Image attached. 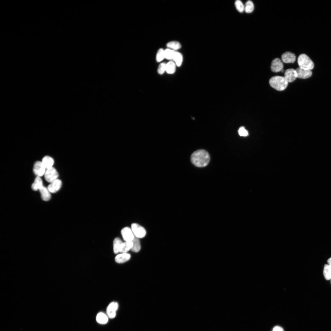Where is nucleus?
<instances>
[{
    "instance_id": "1",
    "label": "nucleus",
    "mask_w": 331,
    "mask_h": 331,
    "mask_svg": "<svg viewBox=\"0 0 331 331\" xmlns=\"http://www.w3.org/2000/svg\"><path fill=\"white\" fill-rule=\"evenodd\" d=\"M192 163L195 166L202 167L206 166L210 161V156L208 153L203 149L198 150L192 154L191 156Z\"/></svg>"
},
{
    "instance_id": "2",
    "label": "nucleus",
    "mask_w": 331,
    "mask_h": 331,
    "mask_svg": "<svg viewBox=\"0 0 331 331\" xmlns=\"http://www.w3.org/2000/svg\"><path fill=\"white\" fill-rule=\"evenodd\" d=\"M269 83L272 87L278 91L284 90L288 85V82L284 77L279 76L272 77L269 80Z\"/></svg>"
},
{
    "instance_id": "3",
    "label": "nucleus",
    "mask_w": 331,
    "mask_h": 331,
    "mask_svg": "<svg viewBox=\"0 0 331 331\" xmlns=\"http://www.w3.org/2000/svg\"><path fill=\"white\" fill-rule=\"evenodd\" d=\"M297 62L299 67L306 70H311L314 67V63L307 55L302 54L298 57Z\"/></svg>"
},
{
    "instance_id": "4",
    "label": "nucleus",
    "mask_w": 331,
    "mask_h": 331,
    "mask_svg": "<svg viewBox=\"0 0 331 331\" xmlns=\"http://www.w3.org/2000/svg\"><path fill=\"white\" fill-rule=\"evenodd\" d=\"M131 228L135 236L139 238H143L146 235V231L145 229L137 223H132Z\"/></svg>"
},
{
    "instance_id": "5",
    "label": "nucleus",
    "mask_w": 331,
    "mask_h": 331,
    "mask_svg": "<svg viewBox=\"0 0 331 331\" xmlns=\"http://www.w3.org/2000/svg\"><path fill=\"white\" fill-rule=\"evenodd\" d=\"M45 180L50 183L58 178L59 173L54 167L47 169L44 174Z\"/></svg>"
},
{
    "instance_id": "6",
    "label": "nucleus",
    "mask_w": 331,
    "mask_h": 331,
    "mask_svg": "<svg viewBox=\"0 0 331 331\" xmlns=\"http://www.w3.org/2000/svg\"><path fill=\"white\" fill-rule=\"evenodd\" d=\"M33 169L36 176L41 177L44 175L46 169L41 161H37L34 163Z\"/></svg>"
},
{
    "instance_id": "7",
    "label": "nucleus",
    "mask_w": 331,
    "mask_h": 331,
    "mask_svg": "<svg viewBox=\"0 0 331 331\" xmlns=\"http://www.w3.org/2000/svg\"><path fill=\"white\" fill-rule=\"evenodd\" d=\"M282 60L279 58L274 59L272 61L271 69L274 72L283 71V64Z\"/></svg>"
},
{
    "instance_id": "8",
    "label": "nucleus",
    "mask_w": 331,
    "mask_h": 331,
    "mask_svg": "<svg viewBox=\"0 0 331 331\" xmlns=\"http://www.w3.org/2000/svg\"><path fill=\"white\" fill-rule=\"evenodd\" d=\"M122 236L125 241H132L135 236L131 228L128 227H125L123 228L121 231Z\"/></svg>"
},
{
    "instance_id": "9",
    "label": "nucleus",
    "mask_w": 331,
    "mask_h": 331,
    "mask_svg": "<svg viewBox=\"0 0 331 331\" xmlns=\"http://www.w3.org/2000/svg\"><path fill=\"white\" fill-rule=\"evenodd\" d=\"M284 77L288 83L293 82L297 78L295 69L290 68L286 70L285 72Z\"/></svg>"
},
{
    "instance_id": "10",
    "label": "nucleus",
    "mask_w": 331,
    "mask_h": 331,
    "mask_svg": "<svg viewBox=\"0 0 331 331\" xmlns=\"http://www.w3.org/2000/svg\"><path fill=\"white\" fill-rule=\"evenodd\" d=\"M62 181L57 179L50 183L47 188L51 193H55L58 191L62 186Z\"/></svg>"
},
{
    "instance_id": "11",
    "label": "nucleus",
    "mask_w": 331,
    "mask_h": 331,
    "mask_svg": "<svg viewBox=\"0 0 331 331\" xmlns=\"http://www.w3.org/2000/svg\"><path fill=\"white\" fill-rule=\"evenodd\" d=\"M118 308V304L117 302H112L110 303L107 308V313L109 318H112L115 317Z\"/></svg>"
},
{
    "instance_id": "12",
    "label": "nucleus",
    "mask_w": 331,
    "mask_h": 331,
    "mask_svg": "<svg viewBox=\"0 0 331 331\" xmlns=\"http://www.w3.org/2000/svg\"><path fill=\"white\" fill-rule=\"evenodd\" d=\"M295 55L291 52H286L281 56V60L285 63H293L296 60Z\"/></svg>"
},
{
    "instance_id": "13",
    "label": "nucleus",
    "mask_w": 331,
    "mask_h": 331,
    "mask_svg": "<svg viewBox=\"0 0 331 331\" xmlns=\"http://www.w3.org/2000/svg\"><path fill=\"white\" fill-rule=\"evenodd\" d=\"M295 70L297 78H307L311 77L312 75L311 70L303 69L299 67L297 68Z\"/></svg>"
},
{
    "instance_id": "14",
    "label": "nucleus",
    "mask_w": 331,
    "mask_h": 331,
    "mask_svg": "<svg viewBox=\"0 0 331 331\" xmlns=\"http://www.w3.org/2000/svg\"><path fill=\"white\" fill-rule=\"evenodd\" d=\"M131 258L130 254L127 253H122L116 255L115 257V261L117 263H122L128 261Z\"/></svg>"
},
{
    "instance_id": "15",
    "label": "nucleus",
    "mask_w": 331,
    "mask_h": 331,
    "mask_svg": "<svg viewBox=\"0 0 331 331\" xmlns=\"http://www.w3.org/2000/svg\"><path fill=\"white\" fill-rule=\"evenodd\" d=\"M42 199L44 201L49 200L51 198V192L47 188L43 186L39 190Z\"/></svg>"
},
{
    "instance_id": "16",
    "label": "nucleus",
    "mask_w": 331,
    "mask_h": 331,
    "mask_svg": "<svg viewBox=\"0 0 331 331\" xmlns=\"http://www.w3.org/2000/svg\"><path fill=\"white\" fill-rule=\"evenodd\" d=\"M41 162L46 169L53 167L54 162L53 159L48 156L44 157Z\"/></svg>"
},
{
    "instance_id": "17",
    "label": "nucleus",
    "mask_w": 331,
    "mask_h": 331,
    "mask_svg": "<svg viewBox=\"0 0 331 331\" xmlns=\"http://www.w3.org/2000/svg\"><path fill=\"white\" fill-rule=\"evenodd\" d=\"M123 243L121 240L119 238H116L114 239L113 242V249L115 253L116 254L120 252Z\"/></svg>"
},
{
    "instance_id": "18",
    "label": "nucleus",
    "mask_w": 331,
    "mask_h": 331,
    "mask_svg": "<svg viewBox=\"0 0 331 331\" xmlns=\"http://www.w3.org/2000/svg\"><path fill=\"white\" fill-rule=\"evenodd\" d=\"M42 180L40 177L36 176L32 185V188L35 191L39 190L43 186Z\"/></svg>"
},
{
    "instance_id": "19",
    "label": "nucleus",
    "mask_w": 331,
    "mask_h": 331,
    "mask_svg": "<svg viewBox=\"0 0 331 331\" xmlns=\"http://www.w3.org/2000/svg\"><path fill=\"white\" fill-rule=\"evenodd\" d=\"M166 72L169 74H173L176 71V65L174 62L170 61L166 63Z\"/></svg>"
},
{
    "instance_id": "20",
    "label": "nucleus",
    "mask_w": 331,
    "mask_h": 331,
    "mask_svg": "<svg viewBox=\"0 0 331 331\" xmlns=\"http://www.w3.org/2000/svg\"><path fill=\"white\" fill-rule=\"evenodd\" d=\"M173 60L177 66H181L183 61L182 54L179 52L175 51Z\"/></svg>"
},
{
    "instance_id": "21",
    "label": "nucleus",
    "mask_w": 331,
    "mask_h": 331,
    "mask_svg": "<svg viewBox=\"0 0 331 331\" xmlns=\"http://www.w3.org/2000/svg\"><path fill=\"white\" fill-rule=\"evenodd\" d=\"M133 245L132 241H125L123 242L120 252L121 253H126L130 249L131 250Z\"/></svg>"
},
{
    "instance_id": "22",
    "label": "nucleus",
    "mask_w": 331,
    "mask_h": 331,
    "mask_svg": "<svg viewBox=\"0 0 331 331\" xmlns=\"http://www.w3.org/2000/svg\"><path fill=\"white\" fill-rule=\"evenodd\" d=\"M96 318L97 321L101 324H106L108 320V316L102 312H100L98 313L97 315Z\"/></svg>"
},
{
    "instance_id": "23",
    "label": "nucleus",
    "mask_w": 331,
    "mask_h": 331,
    "mask_svg": "<svg viewBox=\"0 0 331 331\" xmlns=\"http://www.w3.org/2000/svg\"><path fill=\"white\" fill-rule=\"evenodd\" d=\"M132 242L133 245L131 250L134 252H139L141 248L139 238L135 236Z\"/></svg>"
},
{
    "instance_id": "24",
    "label": "nucleus",
    "mask_w": 331,
    "mask_h": 331,
    "mask_svg": "<svg viewBox=\"0 0 331 331\" xmlns=\"http://www.w3.org/2000/svg\"><path fill=\"white\" fill-rule=\"evenodd\" d=\"M166 46L168 48L174 50L180 49L181 46L178 41H172L168 42L166 44Z\"/></svg>"
},
{
    "instance_id": "25",
    "label": "nucleus",
    "mask_w": 331,
    "mask_h": 331,
    "mask_svg": "<svg viewBox=\"0 0 331 331\" xmlns=\"http://www.w3.org/2000/svg\"><path fill=\"white\" fill-rule=\"evenodd\" d=\"M324 276L326 280L331 279V267L329 264H325L323 272Z\"/></svg>"
},
{
    "instance_id": "26",
    "label": "nucleus",
    "mask_w": 331,
    "mask_h": 331,
    "mask_svg": "<svg viewBox=\"0 0 331 331\" xmlns=\"http://www.w3.org/2000/svg\"><path fill=\"white\" fill-rule=\"evenodd\" d=\"M254 10V5L253 2L250 0L247 1L245 6L244 11L247 13H252Z\"/></svg>"
},
{
    "instance_id": "27",
    "label": "nucleus",
    "mask_w": 331,
    "mask_h": 331,
    "mask_svg": "<svg viewBox=\"0 0 331 331\" xmlns=\"http://www.w3.org/2000/svg\"><path fill=\"white\" fill-rule=\"evenodd\" d=\"M165 59L164 50L162 48L159 49L158 51L156 56V61L160 62Z\"/></svg>"
},
{
    "instance_id": "28",
    "label": "nucleus",
    "mask_w": 331,
    "mask_h": 331,
    "mask_svg": "<svg viewBox=\"0 0 331 331\" xmlns=\"http://www.w3.org/2000/svg\"><path fill=\"white\" fill-rule=\"evenodd\" d=\"M175 51L169 48L164 50L165 58L168 60L173 59Z\"/></svg>"
},
{
    "instance_id": "29",
    "label": "nucleus",
    "mask_w": 331,
    "mask_h": 331,
    "mask_svg": "<svg viewBox=\"0 0 331 331\" xmlns=\"http://www.w3.org/2000/svg\"><path fill=\"white\" fill-rule=\"evenodd\" d=\"M235 6L237 10L240 13H242L244 11L245 6L240 0H237L235 1Z\"/></svg>"
},
{
    "instance_id": "30",
    "label": "nucleus",
    "mask_w": 331,
    "mask_h": 331,
    "mask_svg": "<svg viewBox=\"0 0 331 331\" xmlns=\"http://www.w3.org/2000/svg\"><path fill=\"white\" fill-rule=\"evenodd\" d=\"M166 63H162L159 65L157 70L159 74L162 75L166 72Z\"/></svg>"
},
{
    "instance_id": "31",
    "label": "nucleus",
    "mask_w": 331,
    "mask_h": 331,
    "mask_svg": "<svg viewBox=\"0 0 331 331\" xmlns=\"http://www.w3.org/2000/svg\"><path fill=\"white\" fill-rule=\"evenodd\" d=\"M238 133L240 136H246L248 135V131L243 127H241L239 128L238 130Z\"/></svg>"
},
{
    "instance_id": "32",
    "label": "nucleus",
    "mask_w": 331,
    "mask_h": 331,
    "mask_svg": "<svg viewBox=\"0 0 331 331\" xmlns=\"http://www.w3.org/2000/svg\"><path fill=\"white\" fill-rule=\"evenodd\" d=\"M273 331H283V330L280 327L276 326L274 328Z\"/></svg>"
},
{
    "instance_id": "33",
    "label": "nucleus",
    "mask_w": 331,
    "mask_h": 331,
    "mask_svg": "<svg viewBox=\"0 0 331 331\" xmlns=\"http://www.w3.org/2000/svg\"><path fill=\"white\" fill-rule=\"evenodd\" d=\"M327 262L329 265L331 267V257L328 260Z\"/></svg>"
},
{
    "instance_id": "34",
    "label": "nucleus",
    "mask_w": 331,
    "mask_h": 331,
    "mask_svg": "<svg viewBox=\"0 0 331 331\" xmlns=\"http://www.w3.org/2000/svg\"></svg>"
}]
</instances>
